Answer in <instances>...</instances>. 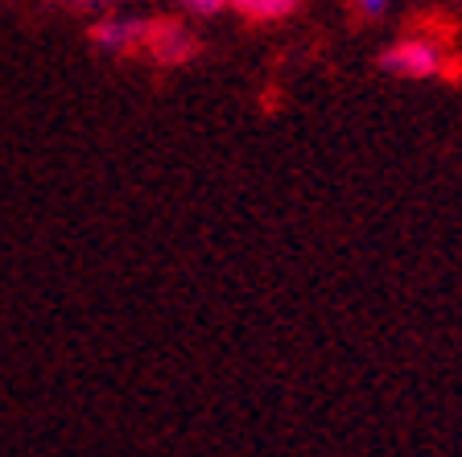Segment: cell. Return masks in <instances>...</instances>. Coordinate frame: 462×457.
I'll return each mask as SVG.
<instances>
[{
	"instance_id": "obj_1",
	"label": "cell",
	"mask_w": 462,
	"mask_h": 457,
	"mask_svg": "<svg viewBox=\"0 0 462 457\" xmlns=\"http://www.w3.org/2000/svg\"><path fill=\"white\" fill-rule=\"evenodd\" d=\"M380 70H388L396 78H438L446 70V54L438 41L404 38L380 54Z\"/></svg>"
},
{
	"instance_id": "obj_2",
	"label": "cell",
	"mask_w": 462,
	"mask_h": 457,
	"mask_svg": "<svg viewBox=\"0 0 462 457\" xmlns=\"http://www.w3.org/2000/svg\"><path fill=\"white\" fill-rule=\"evenodd\" d=\"M141 50L153 58L157 67H186L190 58H199V38L182 21H149Z\"/></svg>"
},
{
	"instance_id": "obj_3",
	"label": "cell",
	"mask_w": 462,
	"mask_h": 457,
	"mask_svg": "<svg viewBox=\"0 0 462 457\" xmlns=\"http://www.w3.org/2000/svg\"><path fill=\"white\" fill-rule=\"evenodd\" d=\"M144 29H149V21L144 17H125V13H112V17H99L96 25H91V46L104 50V54H133V50H141L144 41Z\"/></svg>"
},
{
	"instance_id": "obj_4",
	"label": "cell",
	"mask_w": 462,
	"mask_h": 457,
	"mask_svg": "<svg viewBox=\"0 0 462 457\" xmlns=\"http://www.w3.org/2000/svg\"><path fill=\"white\" fill-rule=\"evenodd\" d=\"M231 9L248 21H281L298 9V0H231Z\"/></svg>"
},
{
	"instance_id": "obj_5",
	"label": "cell",
	"mask_w": 462,
	"mask_h": 457,
	"mask_svg": "<svg viewBox=\"0 0 462 457\" xmlns=\"http://www.w3.org/2000/svg\"><path fill=\"white\" fill-rule=\"evenodd\" d=\"M186 13H194V17H215V13H223L231 5V0H178Z\"/></svg>"
},
{
	"instance_id": "obj_6",
	"label": "cell",
	"mask_w": 462,
	"mask_h": 457,
	"mask_svg": "<svg viewBox=\"0 0 462 457\" xmlns=\"http://www.w3.org/2000/svg\"><path fill=\"white\" fill-rule=\"evenodd\" d=\"M67 9H79V13H91V9H104V5H116V0H58Z\"/></svg>"
},
{
	"instance_id": "obj_7",
	"label": "cell",
	"mask_w": 462,
	"mask_h": 457,
	"mask_svg": "<svg viewBox=\"0 0 462 457\" xmlns=\"http://www.w3.org/2000/svg\"><path fill=\"white\" fill-rule=\"evenodd\" d=\"M356 5H359L364 13H372V17H375V13H384V9H388V0H356Z\"/></svg>"
}]
</instances>
